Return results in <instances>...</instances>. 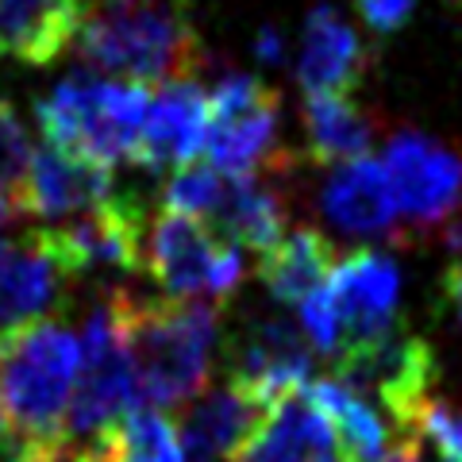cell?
Wrapping results in <instances>:
<instances>
[{"instance_id":"1f68e13d","label":"cell","mask_w":462,"mask_h":462,"mask_svg":"<svg viewBox=\"0 0 462 462\" xmlns=\"http://www.w3.org/2000/svg\"><path fill=\"white\" fill-rule=\"evenodd\" d=\"M443 297H447V305H455L458 320H462V258L447 266V273H443Z\"/></svg>"},{"instance_id":"7c38bea8","label":"cell","mask_w":462,"mask_h":462,"mask_svg":"<svg viewBox=\"0 0 462 462\" xmlns=\"http://www.w3.org/2000/svg\"><path fill=\"white\" fill-rule=\"evenodd\" d=\"M328 297L339 316V355H343L351 346L374 343L397 328L401 270L382 251H355L331 270Z\"/></svg>"},{"instance_id":"30bf717a","label":"cell","mask_w":462,"mask_h":462,"mask_svg":"<svg viewBox=\"0 0 462 462\" xmlns=\"http://www.w3.org/2000/svg\"><path fill=\"white\" fill-rule=\"evenodd\" d=\"M385 178L397 212L409 220V239L455 220L462 205V158L420 132H401L385 147Z\"/></svg>"},{"instance_id":"5b68a950","label":"cell","mask_w":462,"mask_h":462,"mask_svg":"<svg viewBox=\"0 0 462 462\" xmlns=\"http://www.w3.org/2000/svg\"><path fill=\"white\" fill-rule=\"evenodd\" d=\"M143 270L178 300H227L243 285V254L185 212L162 208L143 239Z\"/></svg>"},{"instance_id":"ba28073f","label":"cell","mask_w":462,"mask_h":462,"mask_svg":"<svg viewBox=\"0 0 462 462\" xmlns=\"http://www.w3.org/2000/svg\"><path fill=\"white\" fill-rule=\"evenodd\" d=\"M132 409H139L132 351H127L108 300H97L93 312L85 316V351L66 412V436L74 443V451L116 420H124Z\"/></svg>"},{"instance_id":"2e32d148","label":"cell","mask_w":462,"mask_h":462,"mask_svg":"<svg viewBox=\"0 0 462 462\" xmlns=\"http://www.w3.org/2000/svg\"><path fill=\"white\" fill-rule=\"evenodd\" d=\"M112 193V170L89 158L66 154L58 147L32 151V162L16 189L20 216H42V220H74L97 208Z\"/></svg>"},{"instance_id":"5bb4252c","label":"cell","mask_w":462,"mask_h":462,"mask_svg":"<svg viewBox=\"0 0 462 462\" xmlns=\"http://www.w3.org/2000/svg\"><path fill=\"white\" fill-rule=\"evenodd\" d=\"M285 173H289V154L282 162L254 173H227L216 208L208 212V227L231 247H251L263 254L285 236L289 224V200H285Z\"/></svg>"},{"instance_id":"f1b7e54d","label":"cell","mask_w":462,"mask_h":462,"mask_svg":"<svg viewBox=\"0 0 462 462\" xmlns=\"http://www.w3.org/2000/svg\"><path fill=\"white\" fill-rule=\"evenodd\" d=\"M297 312H300V336L309 339L312 351L336 358L339 355V316H336V305H331V297H328V285L300 300Z\"/></svg>"},{"instance_id":"7a4b0ae2","label":"cell","mask_w":462,"mask_h":462,"mask_svg":"<svg viewBox=\"0 0 462 462\" xmlns=\"http://www.w3.org/2000/svg\"><path fill=\"white\" fill-rule=\"evenodd\" d=\"M105 300L132 351L139 404L158 412L185 409L205 393L220 336L216 300H151L132 289H112Z\"/></svg>"},{"instance_id":"e0dca14e","label":"cell","mask_w":462,"mask_h":462,"mask_svg":"<svg viewBox=\"0 0 462 462\" xmlns=\"http://www.w3.org/2000/svg\"><path fill=\"white\" fill-rule=\"evenodd\" d=\"M208 93L197 81H166L151 93V108L139 132L135 166L162 173L193 162L205 147Z\"/></svg>"},{"instance_id":"cb8c5ba5","label":"cell","mask_w":462,"mask_h":462,"mask_svg":"<svg viewBox=\"0 0 462 462\" xmlns=\"http://www.w3.org/2000/svg\"><path fill=\"white\" fill-rule=\"evenodd\" d=\"M69 462H185V447L166 412L139 404L124 420L81 443Z\"/></svg>"},{"instance_id":"d6a6232c","label":"cell","mask_w":462,"mask_h":462,"mask_svg":"<svg viewBox=\"0 0 462 462\" xmlns=\"http://www.w3.org/2000/svg\"><path fill=\"white\" fill-rule=\"evenodd\" d=\"M382 462H420V443L401 439V443H393V451H389Z\"/></svg>"},{"instance_id":"ffe728a7","label":"cell","mask_w":462,"mask_h":462,"mask_svg":"<svg viewBox=\"0 0 462 462\" xmlns=\"http://www.w3.org/2000/svg\"><path fill=\"white\" fill-rule=\"evenodd\" d=\"M93 0H0V51L27 66H51L78 39Z\"/></svg>"},{"instance_id":"8fae6325","label":"cell","mask_w":462,"mask_h":462,"mask_svg":"<svg viewBox=\"0 0 462 462\" xmlns=\"http://www.w3.org/2000/svg\"><path fill=\"white\" fill-rule=\"evenodd\" d=\"M227 385L247 393L263 409L312 382V346L300 328L278 316H263L236 328L224 343Z\"/></svg>"},{"instance_id":"8992f818","label":"cell","mask_w":462,"mask_h":462,"mask_svg":"<svg viewBox=\"0 0 462 462\" xmlns=\"http://www.w3.org/2000/svg\"><path fill=\"white\" fill-rule=\"evenodd\" d=\"M336 363V378L343 385H351L355 393H374L382 401V409L389 416V428L397 431V443L409 439L412 443V416L416 409L436 393V351L424 336L416 331H385L382 339L363 343L343 351Z\"/></svg>"},{"instance_id":"f546056e","label":"cell","mask_w":462,"mask_h":462,"mask_svg":"<svg viewBox=\"0 0 462 462\" xmlns=\"http://www.w3.org/2000/svg\"><path fill=\"white\" fill-rule=\"evenodd\" d=\"M416 0H358V12H363L366 27H374L378 35H389L412 16Z\"/></svg>"},{"instance_id":"3957f363","label":"cell","mask_w":462,"mask_h":462,"mask_svg":"<svg viewBox=\"0 0 462 462\" xmlns=\"http://www.w3.org/2000/svg\"><path fill=\"white\" fill-rule=\"evenodd\" d=\"M78 54L97 74L139 85L197 81L208 62L185 0H93Z\"/></svg>"},{"instance_id":"9c48e42d","label":"cell","mask_w":462,"mask_h":462,"mask_svg":"<svg viewBox=\"0 0 462 462\" xmlns=\"http://www.w3.org/2000/svg\"><path fill=\"white\" fill-rule=\"evenodd\" d=\"M39 239L47 243L54 263L66 278H85L97 266H112L124 273L143 270V239H147V208L132 193H108L85 216L42 227Z\"/></svg>"},{"instance_id":"83f0119b","label":"cell","mask_w":462,"mask_h":462,"mask_svg":"<svg viewBox=\"0 0 462 462\" xmlns=\"http://www.w3.org/2000/svg\"><path fill=\"white\" fill-rule=\"evenodd\" d=\"M27 162H32V139H27V127L16 116V108L8 100H0V189H8L16 197Z\"/></svg>"},{"instance_id":"484cf974","label":"cell","mask_w":462,"mask_h":462,"mask_svg":"<svg viewBox=\"0 0 462 462\" xmlns=\"http://www.w3.org/2000/svg\"><path fill=\"white\" fill-rule=\"evenodd\" d=\"M224 170H216L212 162H185L178 170H170V178L162 185V208L170 212H185L197 220H208V212L216 208L224 189Z\"/></svg>"},{"instance_id":"ac0fdd59","label":"cell","mask_w":462,"mask_h":462,"mask_svg":"<svg viewBox=\"0 0 462 462\" xmlns=\"http://www.w3.org/2000/svg\"><path fill=\"white\" fill-rule=\"evenodd\" d=\"M66 273L54 263L39 231L23 239H0V336L32 320H47L66 289Z\"/></svg>"},{"instance_id":"d4e9b609","label":"cell","mask_w":462,"mask_h":462,"mask_svg":"<svg viewBox=\"0 0 462 462\" xmlns=\"http://www.w3.org/2000/svg\"><path fill=\"white\" fill-rule=\"evenodd\" d=\"M305 397L331 420L351 462H382L385 458L389 428L363 401V393H355V389L343 385L339 378H316L305 385Z\"/></svg>"},{"instance_id":"9a60e30c","label":"cell","mask_w":462,"mask_h":462,"mask_svg":"<svg viewBox=\"0 0 462 462\" xmlns=\"http://www.w3.org/2000/svg\"><path fill=\"white\" fill-rule=\"evenodd\" d=\"M231 462H351L328 416L305 397V389L273 401L263 420L227 455Z\"/></svg>"},{"instance_id":"44dd1931","label":"cell","mask_w":462,"mask_h":462,"mask_svg":"<svg viewBox=\"0 0 462 462\" xmlns=\"http://www.w3.org/2000/svg\"><path fill=\"white\" fill-rule=\"evenodd\" d=\"M263 404L239 393L236 385L205 389L197 401L181 409V447L185 462H216L220 455H231L263 420Z\"/></svg>"},{"instance_id":"6da1fadb","label":"cell","mask_w":462,"mask_h":462,"mask_svg":"<svg viewBox=\"0 0 462 462\" xmlns=\"http://www.w3.org/2000/svg\"><path fill=\"white\" fill-rule=\"evenodd\" d=\"M81 366V343L54 320L0 336V424L12 462H69L66 412Z\"/></svg>"},{"instance_id":"4fadbf2b","label":"cell","mask_w":462,"mask_h":462,"mask_svg":"<svg viewBox=\"0 0 462 462\" xmlns=\"http://www.w3.org/2000/svg\"><path fill=\"white\" fill-rule=\"evenodd\" d=\"M320 212L331 227H339L351 239H389L409 243V231L401 227V212L389 178L378 158H351L331 166L320 185Z\"/></svg>"},{"instance_id":"d6986e66","label":"cell","mask_w":462,"mask_h":462,"mask_svg":"<svg viewBox=\"0 0 462 462\" xmlns=\"http://www.w3.org/2000/svg\"><path fill=\"white\" fill-rule=\"evenodd\" d=\"M366 69L370 54L355 27L336 8H312L297 54V78L305 93H355L366 81Z\"/></svg>"},{"instance_id":"52a82bcc","label":"cell","mask_w":462,"mask_h":462,"mask_svg":"<svg viewBox=\"0 0 462 462\" xmlns=\"http://www.w3.org/2000/svg\"><path fill=\"white\" fill-rule=\"evenodd\" d=\"M282 93L251 74H224L208 93L205 162L224 173H254L282 162Z\"/></svg>"},{"instance_id":"836d02e7","label":"cell","mask_w":462,"mask_h":462,"mask_svg":"<svg viewBox=\"0 0 462 462\" xmlns=\"http://www.w3.org/2000/svg\"><path fill=\"white\" fill-rule=\"evenodd\" d=\"M12 220H20L16 197H12L8 189H0V227H5V224H12Z\"/></svg>"},{"instance_id":"7402d4cb","label":"cell","mask_w":462,"mask_h":462,"mask_svg":"<svg viewBox=\"0 0 462 462\" xmlns=\"http://www.w3.org/2000/svg\"><path fill=\"white\" fill-rule=\"evenodd\" d=\"M336 263H339L336 243L320 227H293L273 247L258 254V282L266 285L273 300L297 309L305 297L328 285Z\"/></svg>"},{"instance_id":"603a6c76","label":"cell","mask_w":462,"mask_h":462,"mask_svg":"<svg viewBox=\"0 0 462 462\" xmlns=\"http://www.w3.org/2000/svg\"><path fill=\"white\" fill-rule=\"evenodd\" d=\"M374 120L351 93H305V135L316 166H339L370 154Z\"/></svg>"},{"instance_id":"277c9868","label":"cell","mask_w":462,"mask_h":462,"mask_svg":"<svg viewBox=\"0 0 462 462\" xmlns=\"http://www.w3.org/2000/svg\"><path fill=\"white\" fill-rule=\"evenodd\" d=\"M147 108L151 85L69 74L35 105V120L47 135V147L112 170L120 162H135Z\"/></svg>"},{"instance_id":"e575fe53","label":"cell","mask_w":462,"mask_h":462,"mask_svg":"<svg viewBox=\"0 0 462 462\" xmlns=\"http://www.w3.org/2000/svg\"><path fill=\"white\" fill-rule=\"evenodd\" d=\"M0 439H5V424H0Z\"/></svg>"},{"instance_id":"4dcf8cb0","label":"cell","mask_w":462,"mask_h":462,"mask_svg":"<svg viewBox=\"0 0 462 462\" xmlns=\"http://www.w3.org/2000/svg\"><path fill=\"white\" fill-rule=\"evenodd\" d=\"M254 54H258V62H266V66H282L285 62V39L278 27H263L254 39Z\"/></svg>"},{"instance_id":"4316f807","label":"cell","mask_w":462,"mask_h":462,"mask_svg":"<svg viewBox=\"0 0 462 462\" xmlns=\"http://www.w3.org/2000/svg\"><path fill=\"white\" fill-rule=\"evenodd\" d=\"M412 443L416 439H431V447L447 458V462H462V401H447L431 393L412 416Z\"/></svg>"}]
</instances>
